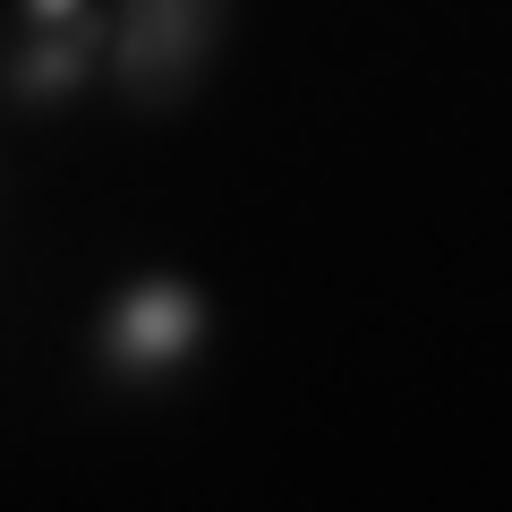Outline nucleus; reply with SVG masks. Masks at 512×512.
Here are the masks:
<instances>
[{
    "label": "nucleus",
    "mask_w": 512,
    "mask_h": 512,
    "mask_svg": "<svg viewBox=\"0 0 512 512\" xmlns=\"http://www.w3.org/2000/svg\"><path fill=\"white\" fill-rule=\"evenodd\" d=\"M222 0H128V26H120V77L137 94H180L205 60V35H214Z\"/></svg>",
    "instance_id": "nucleus-1"
},
{
    "label": "nucleus",
    "mask_w": 512,
    "mask_h": 512,
    "mask_svg": "<svg viewBox=\"0 0 512 512\" xmlns=\"http://www.w3.org/2000/svg\"><path fill=\"white\" fill-rule=\"evenodd\" d=\"M111 333H120L128 359H171V350L197 333V299H188V291H163V282H146V291L120 308V325H111Z\"/></svg>",
    "instance_id": "nucleus-2"
}]
</instances>
